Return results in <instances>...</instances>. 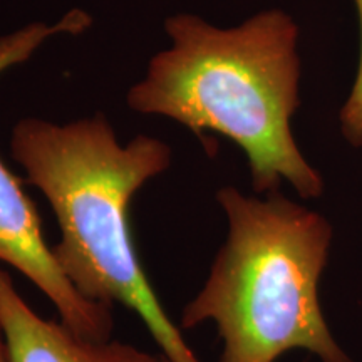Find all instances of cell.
Segmentation results:
<instances>
[{"mask_svg": "<svg viewBox=\"0 0 362 362\" xmlns=\"http://www.w3.org/2000/svg\"><path fill=\"white\" fill-rule=\"evenodd\" d=\"M173 45L156 54L129 89L131 110L166 116L210 146L206 133L245 153L255 193L287 181L302 200L325 189L324 176L300 151L292 117L300 106L298 25L274 8L220 29L192 13L166 21Z\"/></svg>", "mask_w": 362, "mask_h": 362, "instance_id": "6da1fadb", "label": "cell"}, {"mask_svg": "<svg viewBox=\"0 0 362 362\" xmlns=\"http://www.w3.org/2000/svg\"><path fill=\"white\" fill-rule=\"evenodd\" d=\"M11 153L52 208L54 259L76 291L134 312L170 362H202L149 284L131 232L134 194L170 168L168 144L144 134L121 144L101 115L64 126L25 117Z\"/></svg>", "mask_w": 362, "mask_h": 362, "instance_id": "7a4b0ae2", "label": "cell"}, {"mask_svg": "<svg viewBox=\"0 0 362 362\" xmlns=\"http://www.w3.org/2000/svg\"><path fill=\"white\" fill-rule=\"evenodd\" d=\"M216 202L228 233L203 287L181 310L180 329L214 322L218 362H277L292 351L320 362H354L320 304L330 221L280 189L257 198L223 187Z\"/></svg>", "mask_w": 362, "mask_h": 362, "instance_id": "3957f363", "label": "cell"}, {"mask_svg": "<svg viewBox=\"0 0 362 362\" xmlns=\"http://www.w3.org/2000/svg\"><path fill=\"white\" fill-rule=\"evenodd\" d=\"M90 19L72 11L56 25L30 24L16 33L0 35V76L25 62L39 45L56 34H79ZM0 264L21 272L57 309L61 322L79 336L96 341L111 339L115 320L110 305L81 296L66 279L45 242L42 223L34 202L21 180L0 160Z\"/></svg>", "mask_w": 362, "mask_h": 362, "instance_id": "277c9868", "label": "cell"}, {"mask_svg": "<svg viewBox=\"0 0 362 362\" xmlns=\"http://www.w3.org/2000/svg\"><path fill=\"white\" fill-rule=\"evenodd\" d=\"M0 330L8 362H170L163 352L111 339H88L64 322L44 319L22 298L2 267Z\"/></svg>", "mask_w": 362, "mask_h": 362, "instance_id": "5b68a950", "label": "cell"}, {"mask_svg": "<svg viewBox=\"0 0 362 362\" xmlns=\"http://www.w3.org/2000/svg\"><path fill=\"white\" fill-rule=\"evenodd\" d=\"M359 22V62L351 93L339 112L341 134L352 148H362V0H352Z\"/></svg>", "mask_w": 362, "mask_h": 362, "instance_id": "8992f818", "label": "cell"}, {"mask_svg": "<svg viewBox=\"0 0 362 362\" xmlns=\"http://www.w3.org/2000/svg\"><path fill=\"white\" fill-rule=\"evenodd\" d=\"M0 362H8V359H7V352H6V346H4L2 330H0Z\"/></svg>", "mask_w": 362, "mask_h": 362, "instance_id": "52a82bcc", "label": "cell"}]
</instances>
